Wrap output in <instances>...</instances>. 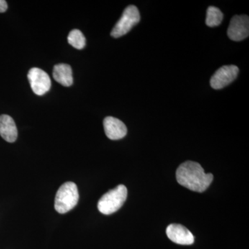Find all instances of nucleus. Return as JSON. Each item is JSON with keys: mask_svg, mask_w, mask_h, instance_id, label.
Instances as JSON below:
<instances>
[{"mask_svg": "<svg viewBox=\"0 0 249 249\" xmlns=\"http://www.w3.org/2000/svg\"><path fill=\"white\" fill-rule=\"evenodd\" d=\"M178 182L191 191L203 193L209 188L213 180L211 173H205L204 170L196 162H184L176 172Z\"/></svg>", "mask_w": 249, "mask_h": 249, "instance_id": "nucleus-1", "label": "nucleus"}, {"mask_svg": "<svg viewBox=\"0 0 249 249\" xmlns=\"http://www.w3.org/2000/svg\"><path fill=\"white\" fill-rule=\"evenodd\" d=\"M127 190L124 185H119L101 196L98 209L101 213L111 214L119 211L127 199Z\"/></svg>", "mask_w": 249, "mask_h": 249, "instance_id": "nucleus-2", "label": "nucleus"}, {"mask_svg": "<svg viewBox=\"0 0 249 249\" xmlns=\"http://www.w3.org/2000/svg\"><path fill=\"white\" fill-rule=\"evenodd\" d=\"M79 193L76 183L66 182L62 185L55 198V209L60 214H65L76 206Z\"/></svg>", "mask_w": 249, "mask_h": 249, "instance_id": "nucleus-3", "label": "nucleus"}, {"mask_svg": "<svg viewBox=\"0 0 249 249\" xmlns=\"http://www.w3.org/2000/svg\"><path fill=\"white\" fill-rule=\"evenodd\" d=\"M140 13L137 6L134 5L127 6L124 10L122 16L116 23L115 27L113 28L111 36L113 37L118 38L125 35L132 29V27L140 22Z\"/></svg>", "mask_w": 249, "mask_h": 249, "instance_id": "nucleus-4", "label": "nucleus"}, {"mask_svg": "<svg viewBox=\"0 0 249 249\" xmlns=\"http://www.w3.org/2000/svg\"><path fill=\"white\" fill-rule=\"evenodd\" d=\"M239 73V68L235 65H225L218 69L211 77V88L214 89H221L235 80Z\"/></svg>", "mask_w": 249, "mask_h": 249, "instance_id": "nucleus-5", "label": "nucleus"}, {"mask_svg": "<svg viewBox=\"0 0 249 249\" xmlns=\"http://www.w3.org/2000/svg\"><path fill=\"white\" fill-rule=\"evenodd\" d=\"M31 89L37 96H42L50 89L52 81L49 75L39 68H32L28 73Z\"/></svg>", "mask_w": 249, "mask_h": 249, "instance_id": "nucleus-6", "label": "nucleus"}, {"mask_svg": "<svg viewBox=\"0 0 249 249\" xmlns=\"http://www.w3.org/2000/svg\"><path fill=\"white\" fill-rule=\"evenodd\" d=\"M228 36L232 41L239 42L245 40L249 35L248 16L241 15L232 17L227 31Z\"/></svg>", "mask_w": 249, "mask_h": 249, "instance_id": "nucleus-7", "label": "nucleus"}, {"mask_svg": "<svg viewBox=\"0 0 249 249\" xmlns=\"http://www.w3.org/2000/svg\"><path fill=\"white\" fill-rule=\"evenodd\" d=\"M166 234L172 242L178 245H191L195 242L192 232L181 224H170L167 227Z\"/></svg>", "mask_w": 249, "mask_h": 249, "instance_id": "nucleus-8", "label": "nucleus"}, {"mask_svg": "<svg viewBox=\"0 0 249 249\" xmlns=\"http://www.w3.org/2000/svg\"><path fill=\"white\" fill-rule=\"evenodd\" d=\"M105 132L107 138L111 140H119L124 138L127 134L125 124L116 118L108 116L103 121Z\"/></svg>", "mask_w": 249, "mask_h": 249, "instance_id": "nucleus-9", "label": "nucleus"}, {"mask_svg": "<svg viewBox=\"0 0 249 249\" xmlns=\"http://www.w3.org/2000/svg\"><path fill=\"white\" fill-rule=\"evenodd\" d=\"M0 135L9 142H14L17 139V127L11 116L6 114L0 116Z\"/></svg>", "mask_w": 249, "mask_h": 249, "instance_id": "nucleus-10", "label": "nucleus"}, {"mask_svg": "<svg viewBox=\"0 0 249 249\" xmlns=\"http://www.w3.org/2000/svg\"><path fill=\"white\" fill-rule=\"evenodd\" d=\"M53 76L55 81L65 87L73 84V74L71 67L67 64H58L53 67Z\"/></svg>", "mask_w": 249, "mask_h": 249, "instance_id": "nucleus-11", "label": "nucleus"}, {"mask_svg": "<svg viewBox=\"0 0 249 249\" xmlns=\"http://www.w3.org/2000/svg\"><path fill=\"white\" fill-rule=\"evenodd\" d=\"M224 16L222 11L214 6H209L206 13V24L210 27H217L222 23Z\"/></svg>", "mask_w": 249, "mask_h": 249, "instance_id": "nucleus-12", "label": "nucleus"}, {"mask_svg": "<svg viewBox=\"0 0 249 249\" xmlns=\"http://www.w3.org/2000/svg\"><path fill=\"white\" fill-rule=\"evenodd\" d=\"M69 44L77 49H83L86 45L85 39L83 33L78 29H73L67 37Z\"/></svg>", "mask_w": 249, "mask_h": 249, "instance_id": "nucleus-13", "label": "nucleus"}, {"mask_svg": "<svg viewBox=\"0 0 249 249\" xmlns=\"http://www.w3.org/2000/svg\"><path fill=\"white\" fill-rule=\"evenodd\" d=\"M7 9V2L4 0H0V13L5 12Z\"/></svg>", "mask_w": 249, "mask_h": 249, "instance_id": "nucleus-14", "label": "nucleus"}]
</instances>
